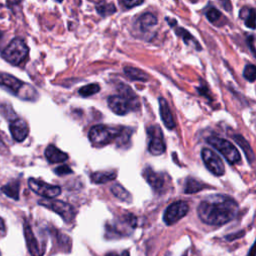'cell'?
<instances>
[{"label": "cell", "mask_w": 256, "mask_h": 256, "mask_svg": "<svg viewBox=\"0 0 256 256\" xmlns=\"http://www.w3.org/2000/svg\"><path fill=\"white\" fill-rule=\"evenodd\" d=\"M0 86L13 93L17 97L25 100L35 99V96L37 94L33 87L22 82L21 80L16 78L15 76L7 73L0 74Z\"/></svg>", "instance_id": "obj_2"}, {"label": "cell", "mask_w": 256, "mask_h": 256, "mask_svg": "<svg viewBox=\"0 0 256 256\" xmlns=\"http://www.w3.org/2000/svg\"><path fill=\"white\" fill-rule=\"evenodd\" d=\"M54 172L57 175H65V174H71L73 173L72 169L67 165H60L54 169Z\"/></svg>", "instance_id": "obj_31"}, {"label": "cell", "mask_w": 256, "mask_h": 256, "mask_svg": "<svg viewBox=\"0 0 256 256\" xmlns=\"http://www.w3.org/2000/svg\"><path fill=\"white\" fill-rule=\"evenodd\" d=\"M206 142L215 148L219 153H221L224 158L227 160L228 163L236 164L241 160L237 148H235L230 141L217 136H211L206 139Z\"/></svg>", "instance_id": "obj_5"}, {"label": "cell", "mask_w": 256, "mask_h": 256, "mask_svg": "<svg viewBox=\"0 0 256 256\" xmlns=\"http://www.w3.org/2000/svg\"><path fill=\"white\" fill-rule=\"evenodd\" d=\"M239 17L244 20V23L248 28H256V9L250 7H243L239 11Z\"/></svg>", "instance_id": "obj_21"}, {"label": "cell", "mask_w": 256, "mask_h": 256, "mask_svg": "<svg viewBox=\"0 0 256 256\" xmlns=\"http://www.w3.org/2000/svg\"><path fill=\"white\" fill-rule=\"evenodd\" d=\"M245 234V231H237L235 233H232V234H228L225 236V239L227 240V241H234V240L238 239V238H241L243 237V235Z\"/></svg>", "instance_id": "obj_33"}, {"label": "cell", "mask_w": 256, "mask_h": 256, "mask_svg": "<svg viewBox=\"0 0 256 256\" xmlns=\"http://www.w3.org/2000/svg\"><path fill=\"white\" fill-rule=\"evenodd\" d=\"M109 108L117 115H125L131 110H136L139 106L122 95H112L107 99Z\"/></svg>", "instance_id": "obj_11"}, {"label": "cell", "mask_w": 256, "mask_h": 256, "mask_svg": "<svg viewBox=\"0 0 256 256\" xmlns=\"http://www.w3.org/2000/svg\"><path fill=\"white\" fill-rule=\"evenodd\" d=\"M96 11H97V13L102 16V17H106V16L115 13L116 7L113 3L107 2L105 0H99V1L96 3Z\"/></svg>", "instance_id": "obj_24"}, {"label": "cell", "mask_w": 256, "mask_h": 256, "mask_svg": "<svg viewBox=\"0 0 256 256\" xmlns=\"http://www.w3.org/2000/svg\"><path fill=\"white\" fill-rule=\"evenodd\" d=\"M158 101H159V113H160V116H161L162 122L164 123L165 127L168 128V129L170 130L174 129L176 124H175V120H174L172 112L170 110V107L168 105V102L163 97H160Z\"/></svg>", "instance_id": "obj_16"}, {"label": "cell", "mask_w": 256, "mask_h": 256, "mask_svg": "<svg viewBox=\"0 0 256 256\" xmlns=\"http://www.w3.org/2000/svg\"><path fill=\"white\" fill-rule=\"evenodd\" d=\"M111 192L113 193V195L115 197H117L121 201L127 202V203H130L132 201L131 194L122 185H120L118 183L114 184L113 186L111 187Z\"/></svg>", "instance_id": "obj_26"}, {"label": "cell", "mask_w": 256, "mask_h": 256, "mask_svg": "<svg viewBox=\"0 0 256 256\" xmlns=\"http://www.w3.org/2000/svg\"><path fill=\"white\" fill-rule=\"evenodd\" d=\"M147 134L149 137L148 150L152 155H161L165 152L166 145L164 141V136L161 128L158 125H152L147 129Z\"/></svg>", "instance_id": "obj_8"}, {"label": "cell", "mask_w": 256, "mask_h": 256, "mask_svg": "<svg viewBox=\"0 0 256 256\" xmlns=\"http://www.w3.org/2000/svg\"><path fill=\"white\" fill-rule=\"evenodd\" d=\"M122 3L127 8H132L143 3V0H122Z\"/></svg>", "instance_id": "obj_32"}, {"label": "cell", "mask_w": 256, "mask_h": 256, "mask_svg": "<svg viewBox=\"0 0 256 256\" xmlns=\"http://www.w3.org/2000/svg\"><path fill=\"white\" fill-rule=\"evenodd\" d=\"M105 256H130V255H129V252L125 250L122 252H109Z\"/></svg>", "instance_id": "obj_36"}, {"label": "cell", "mask_w": 256, "mask_h": 256, "mask_svg": "<svg viewBox=\"0 0 256 256\" xmlns=\"http://www.w3.org/2000/svg\"><path fill=\"white\" fill-rule=\"evenodd\" d=\"M29 48L21 38H14L1 52L2 58L12 65H19L28 55Z\"/></svg>", "instance_id": "obj_3"}, {"label": "cell", "mask_w": 256, "mask_h": 256, "mask_svg": "<svg viewBox=\"0 0 256 256\" xmlns=\"http://www.w3.org/2000/svg\"><path fill=\"white\" fill-rule=\"evenodd\" d=\"M201 157L206 168L212 174L216 176H221L225 172L222 159L211 149L203 148L201 151Z\"/></svg>", "instance_id": "obj_10"}, {"label": "cell", "mask_w": 256, "mask_h": 256, "mask_svg": "<svg viewBox=\"0 0 256 256\" xmlns=\"http://www.w3.org/2000/svg\"><path fill=\"white\" fill-rule=\"evenodd\" d=\"M232 137H233V140L237 143V145H239V147L241 148L242 151L244 152L248 162L250 164H253V162L255 161V154L250 146V144L248 143V141L240 134H233Z\"/></svg>", "instance_id": "obj_18"}, {"label": "cell", "mask_w": 256, "mask_h": 256, "mask_svg": "<svg viewBox=\"0 0 256 256\" xmlns=\"http://www.w3.org/2000/svg\"><path fill=\"white\" fill-rule=\"evenodd\" d=\"M243 77L249 82H254L256 80V65L247 64L243 70Z\"/></svg>", "instance_id": "obj_29"}, {"label": "cell", "mask_w": 256, "mask_h": 256, "mask_svg": "<svg viewBox=\"0 0 256 256\" xmlns=\"http://www.w3.org/2000/svg\"><path fill=\"white\" fill-rule=\"evenodd\" d=\"M123 128L119 129V128L115 127H108L102 124L95 125L93 126L89 133L88 138L91 143H93L96 146H103L111 142L113 139H116L119 137Z\"/></svg>", "instance_id": "obj_4"}, {"label": "cell", "mask_w": 256, "mask_h": 256, "mask_svg": "<svg viewBox=\"0 0 256 256\" xmlns=\"http://www.w3.org/2000/svg\"><path fill=\"white\" fill-rule=\"evenodd\" d=\"M117 177V174L114 171H101L94 172L90 175L91 181L96 184H103L108 181L114 180Z\"/></svg>", "instance_id": "obj_22"}, {"label": "cell", "mask_w": 256, "mask_h": 256, "mask_svg": "<svg viewBox=\"0 0 256 256\" xmlns=\"http://www.w3.org/2000/svg\"><path fill=\"white\" fill-rule=\"evenodd\" d=\"M166 256H170V253H167V254H166Z\"/></svg>", "instance_id": "obj_43"}, {"label": "cell", "mask_w": 256, "mask_h": 256, "mask_svg": "<svg viewBox=\"0 0 256 256\" xmlns=\"http://www.w3.org/2000/svg\"><path fill=\"white\" fill-rule=\"evenodd\" d=\"M45 157L50 163H61L68 159V155L65 152L59 150L54 145H49L45 149Z\"/></svg>", "instance_id": "obj_17"}, {"label": "cell", "mask_w": 256, "mask_h": 256, "mask_svg": "<svg viewBox=\"0 0 256 256\" xmlns=\"http://www.w3.org/2000/svg\"><path fill=\"white\" fill-rule=\"evenodd\" d=\"M100 90V86L97 83H91L87 84L83 87L79 89V94L82 96V97H89L91 95H94L96 93H98Z\"/></svg>", "instance_id": "obj_27"}, {"label": "cell", "mask_w": 256, "mask_h": 256, "mask_svg": "<svg viewBox=\"0 0 256 256\" xmlns=\"http://www.w3.org/2000/svg\"><path fill=\"white\" fill-rule=\"evenodd\" d=\"M28 185L32 191L44 198H54L61 193V188L59 186L48 184L34 178L28 180Z\"/></svg>", "instance_id": "obj_12"}, {"label": "cell", "mask_w": 256, "mask_h": 256, "mask_svg": "<svg viewBox=\"0 0 256 256\" xmlns=\"http://www.w3.org/2000/svg\"><path fill=\"white\" fill-rule=\"evenodd\" d=\"M38 203L41 206H44L48 208V209H50L55 213H57L66 223L73 221L75 217V211L73 209V207L68 203H65L60 200H53L52 198H45L39 200Z\"/></svg>", "instance_id": "obj_7"}, {"label": "cell", "mask_w": 256, "mask_h": 256, "mask_svg": "<svg viewBox=\"0 0 256 256\" xmlns=\"http://www.w3.org/2000/svg\"><path fill=\"white\" fill-rule=\"evenodd\" d=\"M24 237H25L27 248L30 254L32 256H42L44 253V250L39 245L37 239L27 221L24 222Z\"/></svg>", "instance_id": "obj_15"}, {"label": "cell", "mask_w": 256, "mask_h": 256, "mask_svg": "<svg viewBox=\"0 0 256 256\" xmlns=\"http://www.w3.org/2000/svg\"><path fill=\"white\" fill-rule=\"evenodd\" d=\"M56 1H57V2H62V0H56Z\"/></svg>", "instance_id": "obj_42"}, {"label": "cell", "mask_w": 256, "mask_h": 256, "mask_svg": "<svg viewBox=\"0 0 256 256\" xmlns=\"http://www.w3.org/2000/svg\"><path fill=\"white\" fill-rule=\"evenodd\" d=\"M5 228V224H4V221L3 219L0 217V230H4Z\"/></svg>", "instance_id": "obj_38"}, {"label": "cell", "mask_w": 256, "mask_h": 256, "mask_svg": "<svg viewBox=\"0 0 256 256\" xmlns=\"http://www.w3.org/2000/svg\"><path fill=\"white\" fill-rule=\"evenodd\" d=\"M143 177L157 193L162 194L167 191L170 185L169 176L165 173L155 172L151 167H146L143 170Z\"/></svg>", "instance_id": "obj_6"}, {"label": "cell", "mask_w": 256, "mask_h": 256, "mask_svg": "<svg viewBox=\"0 0 256 256\" xmlns=\"http://www.w3.org/2000/svg\"><path fill=\"white\" fill-rule=\"evenodd\" d=\"M1 191L3 193L15 200H18L19 198V181L15 180V181H11L9 183H7L6 185H4L1 188Z\"/></svg>", "instance_id": "obj_25"}, {"label": "cell", "mask_w": 256, "mask_h": 256, "mask_svg": "<svg viewBox=\"0 0 256 256\" xmlns=\"http://www.w3.org/2000/svg\"><path fill=\"white\" fill-rule=\"evenodd\" d=\"M205 16H206V18L208 19V21L215 24L222 18V13L214 7H209V8L207 7V9L205 11Z\"/></svg>", "instance_id": "obj_28"}, {"label": "cell", "mask_w": 256, "mask_h": 256, "mask_svg": "<svg viewBox=\"0 0 256 256\" xmlns=\"http://www.w3.org/2000/svg\"><path fill=\"white\" fill-rule=\"evenodd\" d=\"M253 41H254V37H253L252 35L248 36V38H247L248 46H249V48H250V50H251L253 56L256 58V49H255V46H254V44H253Z\"/></svg>", "instance_id": "obj_35"}, {"label": "cell", "mask_w": 256, "mask_h": 256, "mask_svg": "<svg viewBox=\"0 0 256 256\" xmlns=\"http://www.w3.org/2000/svg\"><path fill=\"white\" fill-rule=\"evenodd\" d=\"M182 256H188V252H185V253H184Z\"/></svg>", "instance_id": "obj_41"}, {"label": "cell", "mask_w": 256, "mask_h": 256, "mask_svg": "<svg viewBox=\"0 0 256 256\" xmlns=\"http://www.w3.org/2000/svg\"><path fill=\"white\" fill-rule=\"evenodd\" d=\"M189 211V206L184 201H176L171 203L164 211L163 221L166 225H173L178 222L181 218L187 215Z\"/></svg>", "instance_id": "obj_9"}, {"label": "cell", "mask_w": 256, "mask_h": 256, "mask_svg": "<svg viewBox=\"0 0 256 256\" xmlns=\"http://www.w3.org/2000/svg\"><path fill=\"white\" fill-rule=\"evenodd\" d=\"M167 22L169 23V25L171 27L174 28V31H175V34L179 36L186 45L194 48L195 50L197 51H201L202 50V47L200 45V43L196 40V38L190 34V32L188 30H186L185 28H182V27H178L177 26V21L174 20V19H170V18H166Z\"/></svg>", "instance_id": "obj_13"}, {"label": "cell", "mask_w": 256, "mask_h": 256, "mask_svg": "<svg viewBox=\"0 0 256 256\" xmlns=\"http://www.w3.org/2000/svg\"><path fill=\"white\" fill-rule=\"evenodd\" d=\"M123 71L128 78H130L131 80H134V81L146 82V81H148V79H149V75L146 72H144L143 70L136 68V67L125 66L123 68Z\"/></svg>", "instance_id": "obj_20"}, {"label": "cell", "mask_w": 256, "mask_h": 256, "mask_svg": "<svg viewBox=\"0 0 256 256\" xmlns=\"http://www.w3.org/2000/svg\"><path fill=\"white\" fill-rule=\"evenodd\" d=\"M189 1H191V2H197V0H189Z\"/></svg>", "instance_id": "obj_40"}, {"label": "cell", "mask_w": 256, "mask_h": 256, "mask_svg": "<svg viewBox=\"0 0 256 256\" xmlns=\"http://www.w3.org/2000/svg\"><path fill=\"white\" fill-rule=\"evenodd\" d=\"M219 4L225 9L227 12H231L232 10V4L230 2V0H217Z\"/></svg>", "instance_id": "obj_34"}, {"label": "cell", "mask_w": 256, "mask_h": 256, "mask_svg": "<svg viewBox=\"0 0 256 256\" xmlns=\"http://www.w3.org/2000/svg\"><path fill=\"white\" fill-rule=\"evenodd\" d=\"M0 256H1V253H0Z\"/></svg>", "instance_id": "obj_44"}, {"label": "cell", "mask_w": 256, "mask_h": 256, "mask_svg": "<svg viewBox=\"0 0 256 256\" xmlns=\"http://www.w3.org/2000/svg\"><path fill=\"white\" fill-rule=\"evenodd\" d=\"M9 129L13 139L17 142H22L25 140L29 133L28 124L21 118L13 119L9 125Z\"/></svg>", "instance_id": "obj_14"}, {"label": "cell", "mask_w": 256, "mask_h": 256, "mask_svg": "<svg viewBox=\"0 0 256 256\" xmlns=\"http://www.w3.org/2000/svg\"><path fill=\"white\" fill-rule=\"evenodd\" d=\"M247 256H256V239H255L254 243L252 244V246L250 247Z\"/></svg>", "instance_id": "obj_37"}, {"label": "cell", "mask_w": 256, "mask_h": 256, "mask_svg": "<svg viewBox=\"0 0 256 256\" xmlns=\"http://www.w3.org/2000/svg\"><path fill=\"white\" fill-rule=\"evenodd\" d=\"M138 24L141 31L146 32L157 24V18L152 13H144L139 17Z\"/></svg>", "instance_id": "obj_23"}, {"label": "cell", "mask_w": 256, "mask_h": 256, "mask_svg": "<svg viewBox=\"0 0 256 256\" xmlns=\"http://www.w3.org/2000/svg\"><path fill=\"white\" fill-rule=\"evenodd\" d=\"M197 91L200 95L204 96L205 98H207L209 101H212V97H211V93L209 88H208L206 85H200L199 87H197Z\"/></svg>", "instance_id": "obj_30"}, {"label": "cell", "mask_w": 256, "mask_h": 256, "mask_svg": "<svg viewBox=\"0 0 256 256\" xmlns=\"http://www.w3.org/2000/svg\"><path fill=\"white\" fill-rule=\"evenodd\" d=\"M208 187L207 184H205L202 181H199L195 178H192V177H188L185 179V183H184V193L186 194H194L197 193V192L206 189Z\"/></svg>", "instance_id": "obj_19"}, {"label": "cell", "mask_w": 256, "mask_h": 256, "mask_svg": "<svg viewBox=\"0 0 256 256\" xmlns=\"http://www.w3.org/2000/svg\"><path fill=\"white\" fill-rule=\"evenodd\" d=\"M2 37H3V33H2L1 31H0V42H1V39H2Z\"/></svg>", "instance_id": "obj_39"}, {"label": "cell", "mask_w": 256, "mask_h": 256, "mask_svg": "<svg viewBox=\"0 0 256 256\" xmlns=\"http://www.w3.org/2000/svg\"><path fill=\"white\" fill-rule=\"evenodd\" d=\"M237 202L228 195H210L204 198L197 207L199 219L211 226H221L233 220L238 214Z\"/></svg>", "instance_id": "obj_1"}]
</instances>
